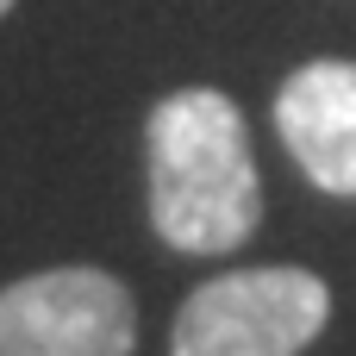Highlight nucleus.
Instances as JSON below:
<instances>
[{"mask_svg":"<svg viewBox=\"0 0 356 356\" xmlns=\"http://www.w3.org/2000/svg\"><path fill=\"white\" fill-rule=\"evenodd\" d=\"M150 225L169 250L225 257L263 219L250 131L232 94L181 88L150 113Z\"/></svg>","mask_w":356,"mask_h":356,"instance_id":"f257e3e1","label":"nucleus"},{"mask_svg":"<svg viewBox=\"0 0 356 356\" xmlns=\"http://www.w3.org/2000/svg\"><path fill=\"white\" fill-rule=\"evenodd\" d=\"M325 319L332 288L313 269H238L181 300L169 356H300Z\"/></svg>","mask_w":356,"mask_h":356,"instance_id":"f03ea898","label":"nucleus"},{"mask_svg":"<svg viewBox=\"0 0 356 356\" xmlns=\"http://www.w3.org/2000/svg\"><path fill=\"white\" fill-rule=\"evenodd\" d=\"M138 300L106 269H44L0 288V356H131Z\"/></svg>","mask_w":356,"mask_h":356,"instance_id":"7ed1b4c3","label":"nucleus"},{"mask_svg":"<svg viewBox=\"0 0 356 356\" xmlns=\"http://www.w3.org/2000/svg\"><path fill=\"white\" fill-rule=\"evenodd\" d=\"M275 131L313 188L356 200V63L319 56L294 69L275 94Z\"/></svg>","mask_w":356,"mask_h":356,"instance_id":"20e7f679","label":"nucleus"},{"mask_svg":"<svg viewBox=\"0 0 356 356\" xmlns=\"http://www.w3.org/2000/svg\"><path fill=\"white\" fill-rule=\"evenodd\" d=\"M0 13H13V0H0Z\"/></svg>","mask_w":356,"mask_h":356,"instance_id":"39448f33","label":"nucleus"}]
</instances>
